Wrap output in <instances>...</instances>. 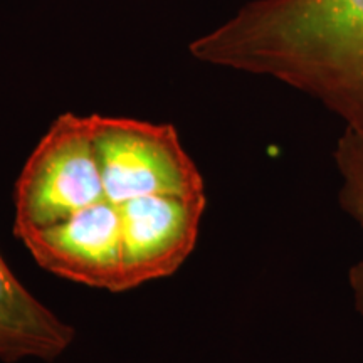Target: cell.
Masks as SVG:
<instances>
[{
  "instance_id": "5",
  "label": "cell",
  "mask_w": 363,
  "mask_h": 363,
  "mask_svg": "<svg viewBox=\"0 0 363 363\" xmlns=\"http://www.w3.org/2000/svg\"><path fill=\"white\" fill-rule=\"evenodd\" d=\"M34 261L59 278L72 283L123 291L120 211L103 201L69 219L34 229L19 238Z\"/></svg>"
},
{
  "instance_id": "4",
  "label": "cell",
  "mask_w": 363,
  "mask_h": 363,
  "mask_svg": "<svg viewBox=\"0 0 363 363\" xmlns=\"http://www.w3.org/2000/svg\"><path fill=\"white\" fill-rule=\"evenodd\" d=\"M206 195H148L118 206L123 291L175 274L199 239Z\"/></svg>"
},
{
  "instance_id": "7",
  "label": "cell",
  "mask_w": 363,
  "mask_h": 363,
  "mask_svg": "<svg viewBox=\"0 0 363 363\" xmlns=\"http://www.w3.org/2000/svg\"><path fill=\"white\" fill-rule=\"evenodd\" d=\"M335 162L342 175V206L363 227V135L345 130L335 150ZM348 278L355 306L363 316V261L352 267Z\"/></svg>"
},
{
  "instance_id": "8",
  "label": "cell",
  "mask_w": 363,
  "mask_h": 363,
  "mask_svg": "<svg viewBox=\"0 0 363 363\" xmlns=\"http://www.w3.org/2000/svg\"><path fill=\"white\" fill-rule=\"evenodd\" d=\"M360 135H362V133H360Z\"/></svg>"
},
{
  "instance_id": "2",
  "label": "cell",
  "mask_w": 363,
  "mask_h": 363,
  "mask_svg": "<svg viewBox=\"0 0 363 363\" xmlns=\"http://www.w3.org/2000/svg\"><path fill=\"white\" fill-rule=\"evenodd\" d=\"M103 201L89 116L65 113L49 126L16 182L13 234L19 239Z\"/></svg>"
},
{
  "instance_id": "1",
  "label": "cell",
  "mask_w": 363,
  "mask_h": 363,
  "mask_svg": "<svg viewBox=\"0 0 363 363\" xmlns=\"http://www.w3.org/2000/svg\"><path fill=\"white\" fill-rule=\"evenodd\" d=\"M190 52L291 86L363 135V0H254Z\"/></svg>"
},
{
  "instance_id": "6",
  "label": "cell",
  "mask_w": 363,
  "mask_h": 363,
  "mask_svg": "<svg viewBox=\"0 0 363 363\" xmlns=\"http://www.w3.org/2000/svg\"><path fill=\"white\" fill-rule=\"evenodd\" d=\"M74 338L76 330L27 291L0 256V360L51 363Z\"/></svg>"
},
{
  "instance_id": "3",
  "label": "cell",
  "mask_w": 363,
  "mask_h": 363,
  "mask_svg": "<svg viewBox=\"0 0 363 363\" xmlns=\"http://www.w3.org/2000/svg\"><path fill=\"white\" fill-rule=\"evenodd\" d=\"M104 197L123 203L148 195H206L199 167L172 125L91 115Z\"/></svg>"
}]
</instances>
